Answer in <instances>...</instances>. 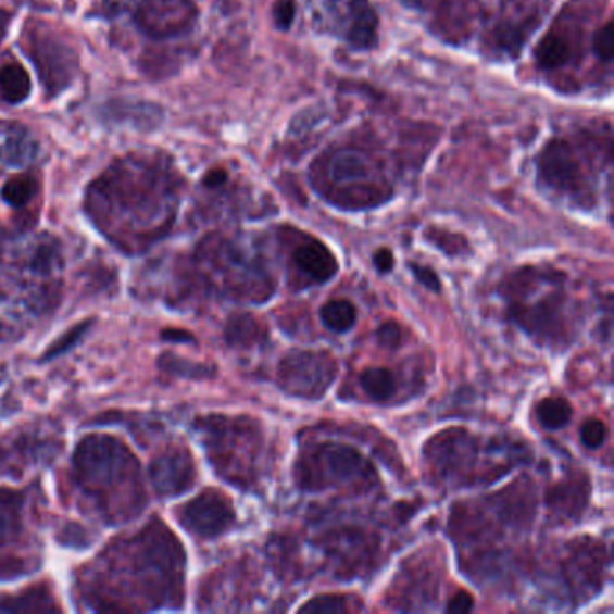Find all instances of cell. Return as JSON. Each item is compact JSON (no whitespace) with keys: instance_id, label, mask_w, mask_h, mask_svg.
<instances>
[{"instance_id":"obj_1","label":"cell","mask_w":614,"mask_h":614,"mask_svg":"<svg viewBox=\"0 0 614 614\" xmlns=\"http://www.w3.org/2000/svg\"><path fill=\"white\" fill-rule=\"evenodd\" d=\"M436 484L443 487H473L503 478L528 460V449L514 441L481 440L463 427H451L433 436L424 449Z\"/></svg>"},{"instance_id":"obj_2","label":"cell","mask_w":614,"mask_h":614,"mask_svg":"<svg viewBox=\"0 0 614 614\" xmlns=\"http://www.w3.org/2000/svg\"><path fill=\"white\" fill-rule=\"evenodd\" d=\"M506 315L526 336L542 347H566L572 339V317L566 276L550 268L523 267L501 287Z\"/></svg>"},{"instance_id":"obj_3","label":"cell","mask_w":614,"mask_h":614,"mask_svg":"<svg viewBox=\"0 0 614 614\" xmlns=\"http://www.w3.org/2000/svg\"><path fill=\"white\" fill-rule=\"evenodd\" d=\"M296 484L306 492L350 489L368 492L378 484V474L363 452L348 443L326 441L310 447L296 460Z\"/></svg>"},{"instance_id":"obj_4","label":"cell","mask_w":614,"mask_h":614,"mask_svg":"<svg viewBox=\"0 0 614 614\" xmlns=\"http://www.w3.org/2000/svg\"><path fill=\"white\" fill-rule=\"evenodd\" d=\"M321 191L344 210H366L391 199L380 164L359 148H341L328 155Z\"/></svg>"},{"instance_id":"obj_5","label":"cell","mask_w":614,"mask_h":614,"mask_svg":"<svg viewBox=\"0 0 614 614\" xmlns=\"http://www.w3.org/2000/svg\"><path fill=\"white\" fill-rule=\"evenodd\" d=\"M208 433L211 460L216 468L237 487H247L256 479V463L262 451V429L251 418L211 416L202 422Z\"/></svg>"},{"instance_id":"obj_6","label":"cell","mask_w":614,"mask_h":614,"mask_svg":"<svg viewBox=\"0 0 614 614\" xmlns=\"http://www.w3.org/2000/svg\"><path fill=\"white\" fill-rule=\"evenodd\" d=\"M537 175L544 188L589 210L594 204L593 164L586 145L553 139L537 158Z\"/></svg>"},{"instance_id":"obj_7","label":"cell","mask_w":614,"mask_h":614,"mask_svg":"<svg viewBox=\"0 0 614 614\" xmlns=\"http://www.w3.org/2000/svg\"><path fill=\"white\" fill-rule=\"evenodd\" d=\"M281 391L301 400H321L337 378L336 359L317 350H292L278 364Z\"/></svg>"},{"instance_id":"obj_8","label":"cell","mask_w":614,"mask_h":614,"mask_svg":"<svg viewBox=\"0 0 614 614\" xmlns=\"http://www.w3.org/2000/svg\"><path fill=\"white\" fill-rule=\"evenodd\" d=\"M74 468L87 487H106L136 471V462L122 441L111 436H89L74 452Z\"/></svg>"},{"instance_id":"obj_9","label":"cell","mask_w":614,"mask_h":614,"mask_svg":"<svg viewBox=\"0 0 614 614\" xmlns=\"http://www.w3.org/2000/svg\"><path fill=\"white\" fill-rule=\"evenodd\" d=\"M24 51L37 65L43 87L53 98L73 84L76 73V53L53 32L32 29L26 32Z\"/></svg>"},{"instance_id":"obj_10","label":"cell","mask_w":614,"mask_h":614,"mask_svg":"<svg viewBox=\"0 0 614 614\" xmlns=\"http://www.w3.org/2000/svg\"><path fill=\"white\" fill-rule=\"evenodd\" d=\"M317 544L326 556H330L337 577L342 578L368 573L380 550L378 539L372 531L359 530L352 526L328 531L321 537Z\"/></svg>"},{"instance_id":"obj_11","label":"cell","mask_w":614,"mask_h":614,"mask_svg":"<svg viewBox=\"0 0 614 614\" xmlns=\"http://www.w3.org/2000/svg\"><path fill=\"white\" fill-rule=\"evenodd\" d=\"M605 566L607 555L602 542L589 537L573 541L566 559L561 564L562 577L566 580L573 599L588 602L594 594H599L604 588Z\"/></svg>"},{"instance_id":"obj_12","label":"cell","mask_w":614,"mask_h":614,"mask_svg":"<svg viewBox=\"0 0 614 614\" xmlns=\"http://www.w3.org/2000/svg\"><path fill=\"white\" fill-rule=\"evenodd\" d=\"M197 8L193 0H142L136 24L153 40L180 37L193 27Z\"/></svg>"},{"instance_id":"obj_13","label":"cell","mask_w":614,"mask_h":614,"mask_svg":"<svg viewBox=\"0 0 614 614\" xmlns=\"http://www.w3.org/2000/svg\"><path fill=\"white\" fill-rule=\"evenodd\" d=\"M235 519L237 515H235L231 501L215 490L200 493L199 498L186 504L180 512L183 525L191 534L202 539H216V537L224 536L226 531L231 530Z\"/></svg>"},{"instance_id":"obj_14","label":"cell","mask_w":614,"mask_h":614,"mask_svg":"<svg viewBox=\"0 0 614 614\" xmlns=\"http://www.w3.org/2000/svg\"><path fill=\"white\" fill-rule=\"evenodd\" d=\"M150 481L163 498L183 496L193 487V460L185 451L164 454L150 465Z\"/></svg>"},{"instance_id":"obj_15","label":"cell","mask_w":614,"mask_h":614,"mask_svg":"<svg viewBox=\"0 0 614 614\" xmlns=\"http://www.w3.org/2000/svg\"><path fill=\"white\" fill-rule=\"evenodd\" d=\"M589 493H591V484L588 474H569L548 492V510L561 523L580 519L584 510L588 506Z\"/></svg>"},{"instance_id":"obj_16","label":"cell","mask_w":614,"mask_h":614,"mask_svg":"<svg viewBox=\"0 0 614 614\" xmlns=\"http://www.w3.org/2000/svg\"><path fill=\"white\" fill-rule=\"evenodd\" d=\"M292 267L296 273H300V276L314 285L326 284L339 273L336 254L315 238L296 247L292 252Z\"/></svg>"},{"instance_id":"obj_17","label":"cell","mask_w":614,"mask_h":614,"mask_svg":"<svg viewBox=\"0 0 614 614\" xmlns=\"http://www.w3.org/2000/svg\"><path fill=\"white\" fill-rule=\"evenodd\" d=\"M578 46L572 27L555 26L537 46V65L544 73H559L577 60Z\"/></svg>"},{"instance_id":"obj_18","label":"cell","mask_w":614,"mask_h":614,"mask_svg":"<svg viewBox=\"0 0 614 614\" xmlns=\"http://www.w3.org/2000/svg\"><path fill=\"white\" fill-rule=\"evenodd\" d=\"M101 116L116 125H131L134 128L150 130L163 120V109L145 101L114 100L109 101L105 109H101Z\"/></svg>"},{"instance_id":"obj_19","label":"cell","mask_w":614,"mask_h":614,"mask_svg":"<svg viewBox=\"0 0 614 614\" xmlns=\"http://www.w3.org/2000/svg\"><path fill=\"white\" fill-rule=\"evenodd\" d=\"M37 155L38 142L26 128L11 126L4 134H0V164L10 168H24Z\"/></svg>"},{"instance_id":"obj_20","label":"cell","mask_w":614,"mask_h":614,"mask_svg":"<svg viewBox=\"0 0 614 614\" xmlns=\"http://www.w3.org/2000/svg\"><path fill=\"white\" fill-rule=\"evenodd\" d=\"M265 326L249 314L233 315L226 326V339L235 348H254L267 341Z\"/></svg>"},{"instance_id":"obj_21","label":"cell","mask_w":614,"mask_h":614,"mask_svg":"<svg viewBox=\"0 0 614 614\" xmlns=\"http://www.w3.org/2000/svg\"><path fill=\"white\" fill-rule=\"evenodd\" d=\"M32 95V78L21 63L0 68V98L10 105H21Z\"/></svg>"},{"instance_id":"obj_22","label":"cell","mask_w":614,"mask_h":614,"mask_svg":"<svg viewBox=\"0 0 614 614\" xmlns=\"http://www.w3.org/2000/svg\"><path fill=\"white\" fill-rule=\"evenodd\" d=\"M361 388L375 402H386L397 391V378L388 368H366L361 373Z\"/></svg>"},{"instance_id":"obj_23","label":"cell","mask_w":614,"mask_h":614,"mask_svg":"<svg viewBox=\"0 0 614 614\" xmlns=\"http://www.w3.org/2000/svg\"><path fill=\"white\" fill-rule=\"evenodd\" d=\"M321 321L328 330L344 334L352 330L353 325L358 323V309L347 300L328 301L321 309Z\"/></svg>"},{"instance_id":"obj_24","label":"cell","mask_w":614,"mask_h":614,"mask_svg":"<svg viewBox=\"0 0 614 614\" xmlns=\"http://www.w3.org/2000/svg\"><path fill=\"white\" fill-rule=\"evenodd\" d=\"M537 421L547 429H561L572 421L573 408L564 397H548L537 405Z\"/></svg>"},{"instance_id":"obj_25","label":"cell","mask_w":614,"mask_h":614,"mask_svg":"<svg viewBox=\"0 0 614 614\" xmlns=\"http://www.w3.org/2000/svg\"><path fill=\"white\" fill-rule=\"evenodd\" d=\"M37 180L29 175H18V177H13L2 186L0 197L11 208H24L37 195Z\"/></svg>"},{"instance_id":"obj_26","label":"cell","mask_w":614,"mask_h":614,"mask_svg":"<svg viewBox=\"0 0 614 614\" xmlns=\"http://www.w3.org/2000/svg\"><path fill=\"white\" fill-rule=\"evenodd\" d=\"M355 610V602L344 594H319L301 605L300 613L344 614Z\"/></svg>"},{"instance_id":"obj_27","label":"cell","mask_w":614,"mask_h":614,"mask_svg":"<svg viewBox=\"0 0 614 614\" xmlns=\"http://www.w3.org/2000/svg\"><path fill=\"white\" fill-rule=\"evenodd\" d=\"M613 22H605L604 26H600L591 38V49L599 62H613Z\"/></svg>"},{"instance_id":"obj_28","label":"cell","mask_w":614,"mask_h":614,"mask_svg":"<svg viewBox=\"0 0 614 614\" xmlns=\"http://www.w3.org/2000/svg\"><path fill=\"white\" fill-rule=\"evenodd\" d=\"M89 325L90 323H82V325L74 326L73 330H68L62 339H59L57 344H53L48 352L43 353V361H51V359L59 358L62 353L71 350L85 336V331L89 330Z\"/></svg>"},{"instance_id":"obj_29","label":"cell","mask_w":614,"mask_h":614,"mask_svg":"<svg viewBox=\"0 0 614 614\" xmlns=\"http://www.w3.org/2000/svg\"><path fill=\"white\" fill-rule=\"evenodd\" d=\"M580 438H582L584 446L589 449H599L607 438V427L604 422L591 418V421L584 422V426L580 427Z\"/></svg>"},{"instance_id":"obj_30","label":"cell","mask_w":614,"mask_h":614,"mask_svg":"<svg viewBox=\"0 0 614 614\" xmlns=\"http://www.w3.org/2000/svg\"><path fill=\"white\" fill-rule=\"evenodd\" d=\"M296 16V4L295 0H276V4L273 8V18L274 24L281 32H287L292 22H295Z\"/></svg>"},{"instance_id":"obj_31","label":"cell","mask_w":614,"mask_h":614,"mask_svg":"<svg viewBox=\"0 0 614 614\" xmlns=\"http://www.w3.org/2000/svg\"><path fill=\"white\" fill-rule=\"evenodd\" d=\"M377 339L384 348L394 350V348H399L400 341H402V330L394 321H388V323L378 326Z\"/></svg>"},{"instance_id":"obj_32","label":"cell","mask_w":614,"mask_h":614,"mask_svg":"<svg viewBox=\"0 0 614 614\" xmlns=\"http://www.w3.org/2000/svg\"><path fill=\"white\" fill-rule=\"evenodd\" d=\"M411 271L415 274V278L427 289L435 290V292L441 289L440 279H438L433 268L424 267V265H418V263H411Z\"/></svg>"},{"instance_id":"obj_33","label":"cell","mask_w":614,"mask_h":614,"mask_svg":"<svg viewBox=\"0 0 614 614\" xmlns=\"http://www.w3.org/2000/svg\"><path fill=\"white\" fill-rule=\"evenodd\" d=\"M170 363H163L166 368L172 369V372L177 373V375H185V377H205L204 366H199V364H188L183 363L179 359H168Z\"/></svg>"},{"instance_id":"obj_34","label":"cell","mask_w":614,"mask_h":614,"mask_svg":"<svg viewBox=\"0 0 614 614\" xmlns=\"http://www.w3.org/2000/svg\"><path fill=\"white\" fill-rule=\"evenodd\" d=\"M474 610V599L473 594L467 593V591H458L449 604H447V613L463 614L471 613Z\"/></svg>"},{"instance_id":"obj_35","label":"cell","mask_w":614,"mask_h":614,"mask_svg":"<svg viewBox=\"0 0 614 614\" xmlns=\"http://www.w3.org/2000/svg\"><path fill=\"white\" fill-rule=\"evenodd\" d=\"M134 2H136V0H103L101 13H103L106 18H114V16L123 15V13L130 10Z\"/></svg>"},{"instance_id":"obj_36","label":"cell","mask_w":614,"mask_h":614,"mask_svg":"<svg viewBox=\"0 0 614 614\" xmlns=\"http://www.w3.org/2000/svg\"><path fill=\"white\" fill-rule=\"evenodd\" d=\"M13 526V515H11L10 501L0 499V544L10 537Z\"/></svg>"},{"instance_id":"obj_37","label":"cell","mask_w":614,"mask_h":614,"mask_svg":"<svg viewBox=\"0 0 614 614\" xmlns=\"http://www.w3.org/2000/svg\"><path fill=\"white\" fill-rule=\"evenodd\" d=\"M373 262H375L380 273H389V271L393 268V254H391L389 249H378V251L375 252V256H373Z\"/></svg>"},{"instance_id":"obj_38","label":"cell","mask_w":614,"mask_h":614,"mask_svg":"<svg viewBox=\"0 0 614 614\" xmlns=\"http://www.w3.org/2000/svg\"><path fill=\"white\" fill-rule=\"evenodd\" d=\"M227 174L224 170H211L208 172L204 177V186L205 188L216 189L221 188V186L226 185Z\"/></svg>"},{"instance_id":"obj_39","label":"cell","mask_w":614,"mask_h":614,"mask_svg":"<svg viewBox=\"0 0 614 614\" xmlns=\"http://www.w3.org/2000/svg\"><path fill=\"white\" fill-rule=\"evenodd\" d=\"M161 336L172 342H193V336L185 330H164Z\"/></svg>"},{"instance_id":"obj_40","label":"cell","mask_w":614,"mask_h":614,"mask_svg":"<svg viewBox=\"0 0 614 614\" xmlns=\"http://www.w3.org/2000/svg\"><path fill=\"white\" fill-rule=\"evenodd\" d=\"M11 15L8 11L0 10V40H4L8 27H10Z\"/></svg>"}]
</instances>
